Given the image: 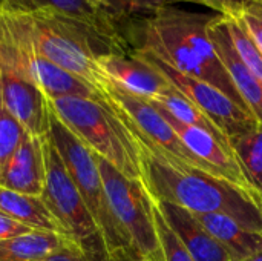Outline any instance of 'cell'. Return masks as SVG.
Instances as JSON below:
<instances>
[{
  "mask_svg": "<svg viewBox=\"0 0 262 261\" xmlns=\"http://www.w3.org/2000/svg\"><path fill=\"white\" fill-rule=\"evenodd\" d=\"M215 14L196 12L178 5L164 6L143 17L137 28L135 49L146 51L170 68L213 85L252 114L233 86L209 35V23Z\"/></svg>",
  "mask_w": 262,
  "mask_h": 261,
  "instance_id": "1",
  "label": "cell"
},
{
  "mask_svg": "<svg viewBox=\"0 0 262 261\" xmlns=\"http://www.w3.org/2000/svg\"><path fill=\"white\" fill-rule=\"evenodd\" d=\"M143 185L157 202L181 206L193 214H224L262 231V203L241 188L207 172L170 163L138 145Z\"/></svg>",
  "mask_w": 262,
  "mask_h": 261,
  "instance_id": "2",
  "label": "cell"
},
{
  "mask_svg": "<svg viewBox=\"0 0 262 261\" xmlns=\"http://www.w3.org/2000/svg\"><path fill=\"white\" fill-rule=\"evenodd\" d=\"M9 14L14 15L40 55L101 92L106 77L98 66V57L111 52L123 54L112 42L94 28L60 14Z\"/></svg>",
  "mask_w": 262,
  "mask_h": 261,
  "instance_id": "3",
  "label": "cell"
},
{
  "mask_svg": "<svg viewBox=\"0 0 262 261\" xmlns=\"http://www.w3.org/2000/svg\"><path fill=\"white\" fill-rule=\"evenodd\" d=\"M51 108L89 151L127 178L143 182L138 143L106 97H61L51 100Z\"/></svg>",
  "mask_w": 262,
  "mask_h": 261,
  "instance_id": "4",
  "label": "cell"
},
{
  "mask_svg": "<svg viewBox=\"0 0 262 261\" xmlns=\"http://www.w3.org/2000/svg\"><path fill=\"white\" fill-rule=\"evenodd\" d=\"M49 138L63 158L71 178L98 228L106 254L109 255L117 249L130 248L111 211L95 154L89 151L54 112L51 114Z\"/></svg>",
  "mask_w": 262,
  "mask_h": 261,
  "instance_id": "5",
  "label": "cell"
},
{
  "mask_svg": "<svg viewBox=\"0 0 262 261\" xmlns=\"http://www.w3.org/2000/svg\"><path fill=\"white\" fill-rule=\"evenodd\" d=\"M43 145L46 160V185L41 194L43 203L66 237L78 243L92 261H104L107 254L98 228L49 134Z\"/></svg>",
  "mask_w": 262,
  "mask_h": 261,
  "instance_id": "6",
  "label": "cell"
},
{
  "mask_svg": "<svg viewBox=\"0 0 262 261\" xmlns=\"http://www.w3.org/2000/svg\"><path fill=\"white\" fill-rule=\"evenodd\" d=\"M111 211L129 246L150 261H166L158 238L154 200L143 182L130 180L95 155Z\"/></svg>",
  "mask_w": 262,
  "mask_h": 261,
  "instance_id": "7",
  "label": "cell"
},
{
  "mask_svg": "<svg viewBox=\"0 0 262 261\" xmlns=\"http://www.w3.org/2000/svg\"><path fill=\"white\" fill-rule=\"evenodd\" d=\"M134 52L141 55L157 71H160L167 78V82L177 91L186 95L196 108H200L230 142L258 125V120L252 114L244 111L238 103H235L229 95H226L213 85L170 68L163 60L146 51L134 49Z\"/></svg>",
  "mask_w": 262,
  "mask_h": 261,
  "instance_id": "8",
  "label": "cell"
},
{
  "mask_svg": "<svg viewBox=\"0 0 262 261\" xmlns=\"http://www.w3.org/2000/svg\"><path fill=\"white\" fill-rule=\"evenodd\" d=\"M0 89L3 100L25 129L46 138L51 129L49 97L15 65L0 55Z\"/></svg>",
  "mask_w": 262,
  "mask_h": 261,
  "instance_id": "9",
  "label": "cell"
},
{
  "mask_svg": "<svg viewBox=\"0 0 262 261\" xmlns=\"http://www.w3.org/2000/svg\"><path fill=\"white\" fill-rule=\"evenodd\" d=\"M0 11L17 14H60L94 28L120 51L129 52L120 22L101 0H0Z\"/></svg>",
  "mask_w": 262,
  "mask_h": 261,
  "instance_id": "10",
  "label": "cell"
},
{
  "mask_svg": "<svg viewBox=\"0 0 262 261\" xmlns=\"http://www.w3.org/2000/svg\"><path fill=\"white\" fill-rule=\"evenodd\" d=\"M97 62L106 78L140 97L157 100L172 88L160 71L134 51L104 54Z\"/></svg>",
  "mask_w": 262,
  "mask_h": 261,
  "instance_id": "11",
  "label": "cell"
},
{
  "mask_svg": "<svg viewBox=\"0 0 262 261\" xmlns=\"http://www.w3.org/2000/svg\"><path fill=\"white\" fill-rule=\"evenodd\" d=\"M45 138L26 134L0 171V188L41 197L46 185Z\"/></svg>",
  "mask_w": 262,
  "mask_h": 261,
  "instance_id": "12",
  "label": "cell"
},
{
  "mask_svg": "<svg viewBox=\"0 0 262 261\" xmlns=\"http://www.w3.org/2000/svg\"><path fill=\"white\" fill-rule=\"evenodd\" d=\"M209 35L226 66L229 77L236 88L239 97L252 112V115L262 125V82L244 65L238 55L227 28L226 17L215 14L209 23Z\"/></svg>",
  "mask_w": 262,
  "mask_h": 261,
  "instance_id": "13",
  "label": "cell"
},
{
  "mask_svg": "<svg viewBox=\"0 0 262 261\" xmlns=\"http://www.w3.org/2000/svg\"><path fill=\"white\" fill-rule=\"evenodd\" d=\"M157 202V200H155ZM163 217L180 237L183 245L187 248L195 261H229L232 260L229 252L221 243L203 226L198 217L172 203L157 202Z\"/></svg>",
  "mask_w": 262,
  "mask_h": 261,
  "instance_id": "14",
  "label": "cell"
},
{
  "mask_svg": "<svg viewBox=\"0 0 262 261\" xmlns=\"http://www.w3.org/2000/svg\"><path fill=\"white\" fill-rule=\"evenodd\" d=\"M232 260L246 261L262 251V231L250 229L224 214H195Z\"/></svg>",
  "mask_w": 262,
  "mask_h": 261,
  "instance_id": "15",
  "label": "cell"
},
{
  "mask_svg": "<svg viewBox=\"0 0 262 261\" xmlns=\"http://www.w3.org/2000/svg\"><path fill=\"white\" fill-rule=\"evenodd\" d=\"M0 211L34 231L61 232L58 223L43 203L41 197L0 188Z\"/></svg>",
  "mask_w": 262,
  "mask_h": 261,
  "instance_id": "16",
  "label": "cell"
},
{
  "mask_svg": "<svg viewBox=\"0 0 262 261\" xmlns=\"http://www.w3.org/2000/svg\"><path fill=\"white\" fill-rule=\"evenodd\" d=\"M69 237L61 232L29 231L0 240V261H37L63 248Z\"/></svg>",
  "mask_w": 262,
  "mask_h": 261,
  "instance_id": "17",
  "label": "cell"
},
{
  "mask_svg": "<svg viewBox=\"0 0 262 261\" xmlns=\"http://www.w3.org/2000/svg\"><path fill=\"white\" fill-rule=\"evenodd\" d=\"M152 102H155L158 106H161L164 111H167L178 122H181L184 125H192V126L206 129V131L212 132L213 135L220 137L221 140L232 145V142L221 132V129L200 108H196L186 95H183L173 86L167 92H164L163 95H160L157 100H152Z\"/></svg>",
  "mask_w": 262,
  "mask_h": 261,
  "instance_id": "18",
  "label": "cell"
},
{
  "mask_svg": "<svg viewBox=\"0 0 262 261\" xmlns=\"http://www.w3.org/2000/svg\"><path fill=\"white\" fill-rule=\"evenodd\" d=\"M232 148L243 166V171L262 200V125L239 135L232 142Z\"/></svg>",
  "mask_w": 262,
  "mask_h": 261,
  "instance_id": "19",
  "label": "cell"
},
{
  "mask_svg": "<svg viewBox=\"0 0 262 261\" xmlns=\"http://www.w3.org/2000/svg\"><path fill=\"white\" fill-rule=\"evenodd\" d=\"M229 28V34L232 38V43L244 62V65L262 82V52L255 45L252 37L247 34V31L243 28V25L233 17V15H224Z\"/></svg>",
  "mask_w": 262,
  "mask_h": 261,
  "instance_id": "20",
  "label": "cell"
},
{
  "mask_svg": "<svg viewBox=\"0 0 262 261\" xmlns=\"http://www.w3.org/2000/svg\"><path fill=\"white\" fill-rule=\"evenodd\" d=\"M28 134L25 126L6 106L0 89V171Z\"/></svg>",
  "mask_w": 262,
  "mask_h": 261,
  "instance_id": "21",
  "label": "cell"
},
{
  "mask_svg": "<svg viewBox=\"0 0 262 261\" xmlns=\"http://www.w3.org/2000/svg\"><path fill=\"white\" fill-rule=\"evenodd\" d=\"M109 11L117 17V20L121 23L126 18L130 17H147L155 14L158 9L169 6V5H178L181 2L186 3H196L195 0H101Z\"/></svg>",
  "mask_w": 262,
  "mask_h": 261,
  "instance_id": "22",
  "label": "cell"
},
{
  "mask_svg": "<svg viewBox=\"0 0 262 261\" xmlns=\"http://www.w3.org/2000/svg\"><path fill=\"white\" fill-rule=\"evenodd\" d=\"M154 200V198H152ZM154 217H155V226L158 232V238L161 243V249L164 254L166 261H195L187 248L183 245L180 237L173 232V229L169 226L166 218L163 217L157 202L154 200Z\"/></svg>",
  "mask_w": 262,
  "mask_h": 261,
  "instance_id": "23",
  "label": "cell"
},
{
  "mask_svg": "<svg viewBox=\"0 0 262 261\" xmlns=\"http://www.w3.org/2000/svg\"><path fill=\"white\" fill-rule=\"evenodd\" d=\"M226 15H233L243 25L262 52V0H249L236 12Z\"/></svg>",
  "mask_w": 262,
  "mask_h": 261,
  "instance_id": "24",
  "label": "cell"
},
{
  "mask_svg": "<svg viewBox=\"0 0 262 261\" xmlns=\"http://www.w3.org/2000/svg\"><path fill=\"white\" fill-rule=\"evenodd\" d=\"M37 261H92L89 255L84 252V249L75 243L74 240L68 242L63 248L57 249L55 252L43 257L41 260Z\"/></svg>",
  "mask_w": 262,
  "mask_h": 261,
  "instance_id": "25",
  "label": "cell"
},
{
  "mask_svg": "<svg viewBox=\"0 0 262 261\" xmlns=\"http://www.w3.org/2000/svg\"><path fill=\"white\" fill-rule=\"evenodd\" d=\"M29 231H34V229L12 220L11 217H8L6 214H3L0 211V240L11 238V237L20 235V234H26Z\"/></svg>",
  "mask_w": 262,
  "mask_h": 261,
  "instance_id": "26",
  "label": "cell"
},
{
  "mask_svg": "<svg viewBox=\"0 0 262 261\" xmlns=\"http://www.w3.org/2000/svg\"><path fill=\"white\" fill-rule=\"evenodd\" d=\"M198 5H204L207 8H212L216 14H233L241 6H244L249 0H195Z\"/></svg>",
  "mask_w": 262,
  "mask_h": 261,
  "instance_id": "27",
  "label": "cell"
},
{
  "mask_svg": "<svg viewBox=\"0 0 262 261\" xmlns=\"http://www.w3.org/2000/svg\"><path fill=\"white\" fill-rule=\"evenodd\" d=\"M104 261H150L144 258L141 254H138L132 248H121L114 252H111Z\"/></svg>",
  "mask_w": 262,
  "mask_h": 261,
  "instance_id": "28",
  "label": "cell"
},
{
  "mask_svg": "<svg viewBox=\"0 0 262 261\" xmlns=\"http://www.w3.org/2000/svg\"><path fill=\"white\" fill-rule=\"evenodd\" d=\"M246 261H262V251H261V252H258V254H255L253 257L247 258Z\"/></svg>",
  "mask_w": 262,
  "mask_h": 261,
  "instance_id": "29",
  "label": "cell"
},
{
  "mask_svg": "<svg viewBox=\"0 0 262 261\" xmlns=\"http://www.w3.org/2000/svg\"><path fill=\"white\" fill-rule=\"evenodd\" d=\"M229 261H238V260H229Z\"/></svg>",
  "mask_w": 262,
  "mask_h": 261,
  "instance_id": "30",
  "label": "cell"
}]
</instances>
